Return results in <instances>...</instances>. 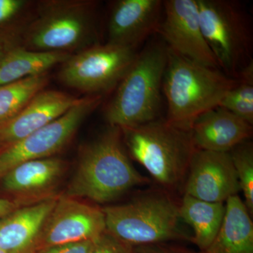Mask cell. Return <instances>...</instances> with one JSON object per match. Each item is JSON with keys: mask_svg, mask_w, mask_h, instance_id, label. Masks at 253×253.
I'll return each instance as SVG.
<instances>
[{"mask_svg": "<svg viewBox=\"0 0 253 253\" xmlns=\"http://www.w3.org/2000/svg\"><path fill=\"white\" fill-rule=\"evenodd\" d=\"M138 253H202L195 251L181 244V243H162L136 248Z\"/></svg>", "mask_w": 253, "mask_h": 253, "instance_id": "26", "label": "cell"}, {"mask_svg": "<svg viewBox=\"0 0 253 253\" xmlns=\"http://www.w3.org/2000/svg\"><path fill=\"white\" fill-rule=\"evenodd\" d=\"M68 168V163L61 158H43L16 166L0 181L5 191L28 206L54 197L49 194L59 185Z\"/></svg>", "mask_w": 253, "mask_h": 253, "instance_id": "14", "label": "cell"}, {"mask_svg": "<svg viewBox=\"0 0 253 253\" xmlns=\"http://www.w3.org/2000/svg\"><path fill=\"white\" fill-rule=\"evenodd\" d=\"M237 83L221 99L218 106L253 125V62L239 73Z\"/></svg>", "mask_w": 253, "mask_h": 253, "instance_id": "22", "label": "cell"}, {"mask_svg": "<svg viewBox=\"0 0 253 253\" xmlns=\"http://www.w3.org/2000/svg\"><path fill=\"white\" fill-rule=\"evenodd\" d=\"M103 95H89L49 125L0 151V180L13 168L36 160L54 157L71 142L82 123L101 105Z\"/></svg>", "mask_w": 253, "mask_h": 253, "instance_id": "9", "label": "cell"}, {"mask_svg": "<svg viewBox=\"0 0 253 253\" xmlns=\"http://www.w3.org/2000/svg\"><path fill=\"white\" fill-rule=\"evenodd\" d=\"M33 4L28 0H0V26L16 21L27 26L33 16Z\"/></svg>", "mask_w": 253, "mask_h": 253, "instance_id": "24", "label": "cell"}, {"mask_svg": "<svg viewBox=\"0 0 253 253\" xmlns=\"http://www.w3.org/2000/svg\"><path fill=\"white\" fill-rule=\"evenodd\" d=\"M96 239L51 246L40 250L36 253H87Z\"/></svg>", "mask_w": 253, "mask_h": 253, "instance_id": "27", "label": "cell"}, {"mask_svg": "<svg viewBox=\"0 0 253 253\" xmlns=\"http://www.w3.org/2000/svg\"><path fill=\"white\" fill-rule=\"evenodd\" d=\"M98 2L91 0H44L22 34V47L73 54L98 44Z\"/></svg>", "mask_w": 253, "mask_h": 253, "instance_id": "4", "label": "cell"}, {"mask_svg": "<svg viewBox=\"0 0 253 253\" xmlns=\"http://www.w3.org/2000/svg\"><path fill=\"white\" fill-rule=\"evenodd\" d=\"M163 14L158 33L168 49L199 64L219 69L203 34L196 0L163 1Z\"/></svg>", "mask_w": 253, "mask_h": 253, "instance_id": "11", "label": "cell"}, {"mask_svg": "<svg viewBox=\"0 0 253 253\" xmlns=\"http://www.w3.org/2000/svg\"><path fill=\"white\" fill-rule=\"evenodd\" d=\"M150 182L131 163L121 129L109 126L80 148L77 168L65 195L108 204L129 189Z\"/></svg>", "mask_w": 253, "mask_h": 253, "instance_id": "1", "label": "cell"}, {"mask_svg": "<svg viewBox=\"0 0 253 253\" xmlns=\"http://www.w3.org/2000/svg\"><path fill=\"white\" fill-rule=\"evenodd\" d=\"M71 56L67 53L37 51L13 46L0 61V86L46 73Z\"/></svg>", "mask_w": 253, "mask_h": 253, "instance_id": "20", "label": "cell"}, {"mask_svg": "<svg viewBox=\"0 0 253 253\" xmlns=\"http://www.w3.org/2000/svg\"><path fill=\"white\" fill-rule=\"evenodd\" d=\"M10 49H11V48H10ZM9 49H5L4 46L0 43V61H1V59L4 57L5 54L7 52V51Z\"/></svg>", "mask_w": 253, "mask_h": 253, "instance_id": "29", "label": "cell"}, {"mask_svg": "<svg viewBox=\"0 0 253 253\" xmlns=\"http://www.w3.org/2000/svg\"><path fill=\"white\" fill-rule=\"evenodd\" d=\"M22 206H25L18 201L0 199V219Z\"/></svg>", "mask_w": 253, "mask_h": 253, "instance_id": "28", "label": "cell"}, {"mask_svg": "<svg viewBox=\"0 0 253 253\" xmlns=\"http://www.w3.org/2000/svg\"><path fill=\"white\" fill-rule=\"evenodd\" d=\"M121 129L129 157L143 166L161 189L172 192L184 186L197 150L191 130L158 118Z\"/></svg>", "mask_w": 253, "mask_h": 253, "instance_id": "3", "label": "cell"}, {"mask_svg": "<svg viewBox=\"0 0 253 253\" xmlns=\"http://www.w3.org/2000/svg\"><path fill=\"white\" fill-rule=\"evenodd\" d=\"M136 49L106 43L71 54L61 63L60 81L90 95H104L117 86L138 53Z\"/></svg>", "mask_w": 253, "mask_h": 253, "instance_id": "8", "label": "cell"}, {"mask_svg": "<svg viewBox=\"0 0 253 253\" xmlns=\"http://www.w3.org/2000/svg\"><path fill=\"white\" fill-rule=\"evenodd\" d=\"M168 58L163 42L151 43L138 53L105 110L110 126L125 129L157 119Z\"/></svg>", "mask_w": 253, "mask_h": 253, "instance_id": "6", "label": "cell"}, {"mask_svg": "<svg viewBox=\"0 0 253 253\" xmlns=\"http://www.w3.org/2000/svg\"><path fill=\"white\" fill-rule=\"evenodd\" d=\"M106 231L102 208L63 195L46 218L36 246L40 250L97 239Z\"/></svg>", "mask_w": 253, "mask_h": 253, "instance_id": "10", "label": "cell"}, {"mask_svg": "<svg viewBox=\"0 0 253 253\" xmlns=\"http://www.w3.org/2000/svg\"><path fill=\"white\" fill-rule=\"evenodd\" d=\"M58 196L22 206L0 219V249L6 253H35L42 228Z\"/></svg>", "mask_w": 253, "mask_h": 253, "instance_id": "17", "label": "cell"}, {"mask_svg": "<svg viewBox=\"0 0 253 253\" xmlns=\"http://www.w3.org/2000/svg\"><path fill=\"white\" fill-rule=\"evenodd\" d=\"M196 149L229 153L253 136V126L227 110L217 106L203 113L191 126Z\"/></svg>", "mask_w": 253, "mask_h": 253, "instance_id": "16", "label": "cell"}, {"mask_svg": "<svg viewBox=\"0 0 253 253\" xmlns=\"http://www.w3.org/2000/svg\"><path fill=\"white\" fill-rule=\"evenodd\" d=\"M224 203H212L183 195L179 201V214L192 228L191 243L204 252L211 246L220 230L225 216Z\"/></svg>", "mask_w": 253, "mask_h": 253, "instance_id": "19", "label": "cell"}, {"mask_svg": "<svg viewBox=\"0 0 253 253\" xmlns=\"http://www.w3.org/2000/svg\"><path fill=\"white\" fill-rule=\"evenodd\" d=\"M81 100L63 91L43 89L16 116L0 125V144H11L39 130L61 117Z\"/></svg>", "mask_w": 253, "mask_h": 253, "instance_id": "15", "label": "cell"}, {"mask_svg": "<svg viewBox=\"0 0 253 253\" xmlns=\"http://www.w3.org/2000/svg\"><path fill=\"white\" fill-rule=\"evenodd\" d=\"M203 34L219 70L237 78L253 62L251 17L239 1L196 0Z\"/></svg>", "mask_w": 253, "mask_h": 253, "instance_id": "7", "label": "cell"}, {"mask_svg": "<svg viewBox=\"0 0 253 253\" xmlns=\"http://www.w3.org/2000/svg\"><path fill=\"white\" fill-rule=\"evenodd\" d=\"M224 221L217 236L202 253H253L252 217L239 195L226 201Z\"/></svg>", "mask_w": 253, "mask_h": 253, "instance_id": "18", "label": "cell"}, {"mask_svg": "<svg viewBox=\"0 0 253 253\" xmlns=\"http://www.w3.org/2000/svg\"><path fill=\"white\" fill-rule=\"evenodd\" d=\"M87 253H138L135 247L123 242L105 231L95 240Z\"/></svg>", "mask_w": 253, "mask_h": 253, "instance_id": "25", "label": "cell"}, {"mask_svg": "<svg viewBox=\"0 0 253 253\" xmlns=\"http://www.w3.org/2000/svg\"><path fill=\"white\" fill-rule=\"evenodd\" d=\"M244 201L251 216L253 214V145L250 140L234 147L230 152Z\"/></svg>", "mask_w": 253, "mask_h": 253, "instance_id": "23", "label": "cell"}, {"mask_svg": "<svg viewBox=\"0 0 253 253\" xmlns=\"http://www.w3.org/2000/svg\"><path fill=\"white\" fill-rule=\"evenodd\" d=\"M102 209L106 232L133 247L191 242L181 226L179 201L167 190H149L126 204Z\"/></svg>", "mask_w": 253, "mask_h": 253, "instance_id": "2", "label": "cell"}, {"mask_svg": "<svg viewBox=\"0 0 253 253\" xmlns=\"http://www.w3.org/2000/svg\"><path fill=\"white\" fill-rule=\"evenodd\" d=\"M237 83L216 68L205 66L168 49L163 93L168 104L166 120L190 130L193 123L208 110L217 107Z\"/></svg>", "mask_w": 253, "mask_h": 253, "instance_id": "5", "label": "cell"}, {"mask_svg": "<svg viewBox=\"0 0 253 253\" xmlns=\"http://www.w3.org/2000/svg\"><path fill=\"white\" fill-rule=\"evenodd\" d=\"M163 14L162 0H118L108 21V44L136 49L158 33Z\"/></svg>", "mask_w": 253, "mask_h": 253, "instance_id": "13", "label": "cell"}, {"mask_svg": "<svg viewBox=\"0 0 253 253\" xmlns=\"http://www.w3.org/2000/svg\"><path fill=\"white\" fill-rule=\"evenodd\" d=\"M49 81L46 73L0 86V125L16 116Z\"/></svg>", "mask_w": 253, "mask_h": 253, "instance_id": "21", "label": "cell"}, {"mask_svg": "<svg viewBox=\"0 0 253 253\" xmlns=\"http://www.w3.org/2000/svg\"><path fill=\"white\" fill-rule=\"evenodd\" d=\"M0 253H6V252H4V251H3L2 249H0Z\"/></svg>", "mask_w": 253, "mask_h": 253, "instance_id": "30", "label": "cell"}, {"mask_svg": "<svg viewBox=\"0 0 253 253\" xmlns=\"http://www.w3.org/2000/svg\"><path fill=\"white\" fill-rule=\"evenodd\" d=\"M184 195L212 203H224L241 189L229 153L196 150L190 163Z\"/></svg>", "mask_w": 253, "mask_h": 253, "instance_id": "12", "label": "cell"}]
</instances>
